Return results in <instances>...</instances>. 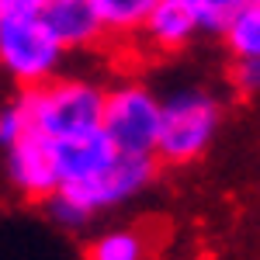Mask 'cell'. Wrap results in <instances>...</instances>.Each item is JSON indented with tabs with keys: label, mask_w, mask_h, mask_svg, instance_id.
<instances>
[{
	"label": "cell",
	"mask_w": 260,
	"mask_h": 260,
	"mask_svg": "<svg viewBox=\"0 0 260 260\" xmlns=\"http://www.w3.org/2000/svg\"><path fill=\"white\" fill-rule=\"evenodd\" d=\"M160 156H139V153H118L104 170L90 177L62 184L56 194L45 198L49 219L62 229H80L98 212H108L115 205H125L128 198L142 194L156 177Z\"/></svg>",
	"instance_id": "6da1fadb"
},
{
	"label": "cell",
	"mask_w": 260,
	"mask_h": 260,
	"mask_svg": "<svg viewBox=\"0 0 260 260\" xmlns=\"http://www.w3.org/2000/svg\"><path fill=\"white\" fill-rule=\"evenodd\" d=\"M31 101V125L52 139H77L98 132L104 121V90L87 80H52L21 87Z\"/></svg>",
	"instance_id": "7a4b0ae2"
},
{
	"label": "cell",
	"mask_w": 260,
	"mask_h": 260,
	"mask_svg": "<svg viewBox=\"0 0 260 260\" xmlns=\"http://www.w3.org/2000/svg\"><path fill=\"white\" fill-rule=\"evenodd\" d=\"M222 121V108L201 87H184L163 98V128H160V163L184 167L194 163L212 146Z\"/></svg>",
	"instance_id": "3957f363"
},
{
	"label": "cell",
	"mask_w": 260,
	"mask_h": 260,
	"mask_svg": "<svg viewBox=\"0 0 260 260\" xmlns=\"http://www.w3.org/2000/svg\"><path fill=\"white\" fill-rule=\"evenodd\" d=\"M62 42L45 14H0V70L18 87L52 80L62 62Z\"/></svg>",
	"instance_id": "277c9868"
},
{
	"label": "cell",
	"mask_w": 260,
	"mask_h": 260,
	"mask_svg": "<svg viewBox=\"0 0 260 260\" xmlns=\"http://www.w3.org/2000/svg\"><path fill=\"white\" fill-rule=\"evenodd\" d=\"M101 128L121 153L156 156L163 128V101L142 83H121L104 94V121Z\"/></svg>",
	"instance_id": "5b68a950"
},
{
	"label": "cell",
	"mask_w": 260,
	"mask_h": 260,
	"mask_svg": "<svg viewBox=\"0 0 260 260\" xmlns=\"http://www.w3.org/2000/svg\"><path fill=\"white\" fill-rule=\"evenodd\" d=\"M4 174L28 198L45 201L49 194H56L62 187L56 139L31 125L24 136H18V139L4 149Z\"/></svg>",
	"instance_id": "8992f818"
},
{
	"label": "cell",
	"mask_w": 260,
	"mask_h": 260,
	"mask_svg": "<svg viewBox=\"0 0 260 260\" xmlns=\"http://www.w3.org/2000/svg\"><path fill=\"white\" fill-rule=\"evenodd\" d=\"M45 21L56 31V39L62 42L66 52L90 49L101 42V35H108L94 0H49Z\"/></svg>",
	"instance_id": "52a82bcc"
},
{
	"label": "cell",
	"mask_w": 260,
	"mask_h": 260,
	"mask_svg": "<svg viewBox=\"0 0 260 260\" xmlns=\"http://www.w3.org/2000/svg\"><path fill=\"white\" fill-rule=\"evenodd\" d=\"M56 149H59V177H62V184L98 174V170H104V167L121 153L118 146L108 139L104 128L90 132V136H77V139H59Z\"/></svg>",
	"instance_id": "ba28073f"
},
{
	"label": "cell",
	"mask_w": 260,
	"mask_h": 260,
	"mask_svg": "<svg viewBox=\"0 0 260 260\" xmlns=\"http://www.w3.org/2000/svg\"><path fill=\"white\" fill-rule=\"evenodd\" d=\"M142 31L160 49H180L194 35H201L205 28H201V14L194 7V0H160Z\"/></svg>",
	"instance_id": "9c48e42d"
},
{
	"label": "cell",
	"mask_w": 260,
	"mask_h": 260,
	"mask_svg": "<svg viewBox=\"0 0 260 260\" xmlns=\"http://www.w3.org/2000/svg\"><path fill=\"white\" fill-rule=\"evenodd\" d=\"M94 4H98V14L108 35H128V31L146 28L160 0H94Z\"/></svg>",
	"instance_id": "30bf717a"
},
{
	"label": "cell",
	"mask_w": 260,
	"mask_h": 260,
	"mask_svg": "<svg viewBox=\"0 0 260 260\" xmlns=\"http://www.w3.org/2000/svg\"><path fill=\"white\" fill-rule=\"evenodd\" d=\"M83 253L94 260H139L149 253V240L139 229H111V233L98 236Z\"/></svg>",
	"instance_id": "8fae6325"
},
{
	"label": "cell",
	"mask_w": 260,
	"mask_h": 260,
	"mask_svg": "<svg viewBox=\"0 0 260 260\" xmlns=\"http://www.w3.org/2000/svg\"><path fill=\"white\" fill-rule=\"evenodd\" d=\"M222 42L229 45L233 56H260V0H250L229 28L222 31Z\"/></svg>",
	"instance_id": "7c38bea8"
},
{
	"label": "cell",
	"mask_w": 260,
	"mask_h": 260,
	"mask_svg": "<svg viewBox=\"0 0 260 260\" xmlns=\"http://www.w3.org/2000/svg\"><path fill=\"white\" fill-rule=\"evenodd\" d=\"M28 128H31V101L21 90L11 104L0 108V149H7V146L18 139V136H24Z\"/></svg>",
	"instance_id": "4fadbf2b"
},
{
	"label": "cell",
	"mask_w": 260,
	"mask_h": 260,
	"mask_svg": "<svg viewBox=\"0 0 260 260\" xmlns=\"http://www.w3.org/2000/svg\"><path fill=\"white\" fill-rule=\"evenodd\" d=\"M246 4H250V0H194L205 35H222V31L229 28V21L236 18Z\"/></svg>",
	"instance_id": "5bb4252c"
},
{
	"label": "cell",
	"mask_w": 260,
	"mask_h": 260,
	"mask_svg": "<svg viewBox=\"0 0 260 260\" xmlns=\"http://www.w3.org/2000/svg\"><path fill=\"white\" fill-rule=\"evenodd\" d=\"M233 83L243 94H260V56H236Z\"/></svg>",
	"instance_id": "9a60e30c"
},
{
	"label": "cell",
	"mask_w": 260,
	"mask_h": 260,
	"mask_svg": "<svg viewBox=\"0 0 260 260\" xmlns=\"http://www.w3.org/2000/svg\"><path fill=\"white\" fill-rule=\"evenodd\" d=\"M49 0H0V14H45Z\"/></svg>",
	"instance_id": "2e32d148"
}]
</instances>
